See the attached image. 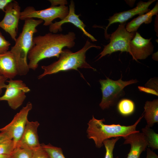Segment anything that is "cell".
<instances>
[{"instance_id":"1","label":"cell","mask_w":158,"mask_h":158,"mask_svg":"<svg viewBox=\"0 0 158 158\" xmlns=\"http://www.w3.org/2000/svg\"><path fill=\"white\" fill-rule=\"evenodd\" d=\"M75 39V34L73 32L66 34L50 32L34 37L28 56L29 69L35 70L39 62L43 59L59 58L64 48H71L74 46Z\"/></svg>"},{"instance_id":"2","label":"cell","mask_w":158,"mask_h":158,"mask_svg":"<svg viewBox=\"0 0 158 158\" xmlns=\"http://www.w3.org/2000/svg\"><path fill=\"white\" fill-rule=\"evenodd\" d=\"M24 20L22 31L10 50L16 62L18 75H26L29 71L27 60L28 53L32 46L34 35L37 32L36 28L43 21L34 18H27Z\"/></svg>"},{"instance_id":"3","label":"cell","mask_w":158,"mask_h":158,"mask_svg":"<svg viewBox=\"0 0 158 158\" xmlns=\"http://www.w3.org/2000/svg\"><path fill=\"white\" fill-rule=\"evenodd\" d=\"M92 47L101 48L100 47L92 44L88 40L83 47L77 52L74 53L68 49H63L57 61L48 66H42L44 72L38 77V79L61 71L70 70L78 71V68H90L96 71V69L91 67L86 60V52Z\"/></svg>"},{"instance_id":"4","label":"cell","mask_w":158,"mask_h":158,"mask_svg":"<svg viewBox=\"0 0 158 158\" xmlns=\"http://www.w3.org/2000/svg\"><path fill=\"white\" fill-rule=\"evenodd\" d=\"M143 117V112L133 125L125 126L120 124H105L103 123L105 121L104 118L97 119L93 116L87 124V137L94 141L97 147L101 148L106 140L117 137L124 138L131 134L140 132L136 130V127Z\"/></svg>"},{"instance_id":"5","label":"cell","mask_w":158,"mask_h":158,"mask_svg":"<svg viewBox=\"0 0 158 158\" xmlns=\"http://www.w3.org/2000/svg\"><path fill=\"white\" fill-rule=\"evenodd\" d=\"M122 78L121 74V78L118 80H114L107 77L106 79L99 80L102 93V98L99 105L103 110L116 104L119 98L124 95L123 89L125 87L138 82L136 79L124 81Z\"/></svg>"},{"instance_id":"6","label":"cell","mask_w":158,"mask_h":158,"mask_svg":"<svg viewBox=\"0 0 158 158\" xmlns=\"http://www.w3.org/2000/svg\"><path fill=\"white\" fill-rule=\"evenodd\" d=\"M126 22L120 23L117 29L111 35L110 42L104 46L103 51L99 54L100 56L97 60L107 54L120 51L130 53V41L135 36L136 32H129L126 28Z\"/></svg>"},{"instance_id":"7","label":"cell","mask_w":158,"mask_h":158,"mask_svg":"<svg viewBox=\"0 0 158 158\" xmlns=\"http://www.w3.org/2000/svg\"><path fill=\"white\" fill-rule=\"evenodd\" d=\"M69 8L65 4L59 6H50L46 9L37 10L31 6L26 8L21 12L20 19L24 20L27 18H37L44 21V26H49L55 19L61 20L68 13Z\"/></svg>"},{"instance_id":"8","label":"cell","mask_w":158,"mask_h":158,"mask_svg":"<svg viewBox=\"0 0 158 158\" xmlns=\"http://www.w3.org/2000/svg\"><path fill=\"white\" fill-rule=\"evenodd\" d=\"M6 81L8 84L4 94L0 97V101H6L12 109L16 110L23 104L26 97V93L30 89L20 80L10 79Z\"/></svg>"},{"instance_id":"9","label":"cell","mask_w":158,"mask_h":158,"mask_svg":"<svg viewBox=\"0 0 158 158\" xmlns=\"http://www.w3.org/2000/svg\"><path fill=\"white\" fill-rule=\"evenodd\" d=\"M31 103L28 102L14 117L10 123L0 128V131L7 133L13 140L16 147L25 129L29 112L32 108Z\"/></svg>"},{"instance_id":"10","label":"cell","mask_w":158,"mask_h":158,"mask_svg":"<svg viewBox=\"0 0 158 158\" xmlns=\"http://www.w3.org/2000/svg\"><path fill=\"white\" fill-rule=\"evenodd\" d=\"M21 8L15 1L8 3L5 8V15L0 21V28L8 33L12 39L16 40L19 21L20 19Z\"/></svg>"},{"instance_id":"11","label":"cell","mask_w":158,"mask_h":158,"mask_svg":"<svg viewBox=\"0 0 158 158\" xmlns=\"http://www.w3.org/2000/svg\"><path fill=\"white\" fill-rule=\"evenodd\" d=\"M79 15H77L75 12V5L74 1L71 0L69 5L68 14L63 19L59 21H55L49 26V31L51 32L56 33L58 31L62 30V25L64 23H70L79 29L84 35L90 38L93 41H96L97 40L85 30L86 25L79 18Z\"/></svg>"},{"instance_id":"12","label":"cell","mask_w":158,"mask_h":158,"mask_svg":"<svg viewBox=\"0 0 158 158\" xmlns=\"http://www.w3.org/2000/svg\"><path fill=\"white\" fill-rule=\"evenodd\" d=\"M151 39H145L136 32L129 45V54L133 60L137 61L138 59H144L152 53L154 46L150 41Z\"/></svg>"},{"instance_id":"13","label":"cell","mask_w":158,"mask_h":158,"mask_svg":"<svg viewBox=\"0 0 158 158\" xmlns=\"http://www.w3.org/2000/svg\"><path fill=\"white\" fill-rule=\"evenodd\" d=\"M156 1L150 0L147 2L140 1L137 4V6L134 8L115 13L113 16L110 17L108 19L109 21V24L105 30V36L106 37L107 36V30L111 24L117 23H124L136 15H140L148 12L150 10L149 8V6Z\"/></svg>"},{"instance_id":"14","label":"cell","mask_w":158,"mask_h":158,"mask_svg":"<svg viewBox=\"0 0 158 158\" xmlns=\"http://www.w3.org/2000/svg\"><path fill=\"white\" fill-rule=\"evenodd\" d=\"M124 144H130L131 146L129 152L126 158H140L141 153L145 150L148 146L143 134L140 132L131 134L124 138ZM116 158H119L117 157Z\"/></svg>"},{"instance_id":"15","label":"cell","mask_w":158,"mask_h":158,"mask_svg":"<svg viewBox=\"0 0 158 158\" xmlns=\"http://www.w3.org/2000/svg\"><path fill=\"white\" fill-rule=\"evenodd\" d=\"M39 125L37 121H30L28 120L23 134L16 146L25 145L32 150L40 147L41 144L37 134Z\"/></svg>"},{"instance_id":"16","label":"cell","mask_w":158,"mask_h":158,"mask_svg":"<svg viewBox=\"0 0 158 158\" xmlns=\"http://www.w3.org/2000/svg\"><path fill=\"white\" fill-rule=\"evenodd\" d=\"M18 75L16 62L10 51L0 54V76L13 79Z\"/></svg>"},{"instance_id":"17","label":"cell","mask_w":158,"mask_h":158,"mask_svg":"<svg viewBox=\"0 0 158 158\" xmlns=\"http://www.w3.org/2000/svg\"><path fill=\"white\" fill-rule=\"evenodd\" d=\"M158 13V1L152 9L148 12L139 15L128 23L126 26V30L129 32H136L140 25L143 23L149 24L152 21V17Z\"/></svg>"},{"instance_id":"18","label":"cell","mask_w":158,"mask_h":158,"mask_svg":"<svg viewBox=\"0 0 158 158\" xmlns=\"http://www.w3.org/2000/svg\"><path fill=\"white\" fill-rule=\"evenodd\" d=\"M144 117L150 127L158 122V100L146 102L144 107Z\"/></svg>"},{"instance_id":"19","label":"cell","mask_w":158,"mask_h":158,"mask_svg":"<svg viewBox=\"0 0 158 158\" xmlns=\"http://www.w3.org/2000/svg\"><path fill=\"white\" fill-rule=\"evenodd\" d=\"M142 133L146 139L147 145L154 150L158 149V134L146 125L142 129Z\"/></svg>"},{"instance_id":"20","label":"cell","mask_w":158,"mask_h":158,"mask_svg":"<svg viewBox=\"0 0 158 158\" xmlns=\"http://www.w3.org/2000/svg\"><path fill=\"white\" fill-rule=\"evenodd\" d=\"M117 109L122 115L126 116L132 114L135 110V106L133 102L128 99H123L118 104Z\"/></svg>"},{"instance_id":"21","label":"cell","mask_w":158,"mask_h":158,"mask_svg":"<svg viewBox=\"0 0 158 158\" xmlns=\"http://www.w3.org/2000/svg\"><path fill=\"white\" fill-rule=\"evenodd\" d=\"M11 156V158H33V150L25 145H17Z\"/></svg>"},{"instance_id":"22","label":"cell","mask_w":158,"mask_h":158,"mask_svg":"<svg viewBox=\"0 0 158 158\" xmlns=\"http://www.w3.org/2000/svg\"><path fill=\"white\" fill-rule=\"evenodd\" d=\"M41 145L51 158H65L61 148L54 146L50 144L46 145L42 143Z\"/></svg>"},{"instance_id":"23","label":"cell","mask_w":158,"mask_h":158,"mask_svg":"<svg viewBox=\"0 0 158 158\" xmlns=\"http://www.w3.org/2000/svg\"><path fill=\"white\" fill-rule=\"evenodd\" d=\"M121 138L117 137L111 139H107L103 142L105 146L106 153L104 158H114L113 152L116 142Z\"/></svg>"},{"instance_id":"24","label":"cell","mask_w":158,"mask_h":158,"mask_svg":"<svg viewBox=\"0 0 158 158\" xmlns=\"http://www.w3.org/2000/svg\"><path fill=\"white\" fill-rule=\"evenodd\" d=\"M15 148L12 139H8L0 142V154L11 155Z\"/></svg>"},{"instance_id":"25","label":"cell","mask_w":158,"mask_h":158,"mask_svg":"<svg viewBox=\"0 0 158 158\" xmlns=\"http://www.w3.org/2000/svg\"><path fill=\"white\" fill-rule=\"evenodd\" d=\"M33 150V158H51L48 154L41 145Z\"/></svg>"},{"instance_id":"26","label":"cell","mask_w":158,"mask_h":158,"mask_svg":"<svg viewBox=\"0 0 158 158\" xmlns=\"http://www.w3.org/2000/svg\"><path fill=\"white\" fill-rule=\"evenodd\" d=\"M11 45V43L6 40L0 31V54L8 51Z\"/></svg>"},{"instance_id":"27","label":"cell","mask_w":158,"mask_h":158,"mask_svg":"<svg viewBox=\"0 0 158 158\" xmlns=\"http://www.w3.org/2000/svg\"><path fill=\"white\" fill-rule=\"evenodd\" d=\"M138 88L139 90L141 92L152 94L157 96H158V92L152 88L142 86H138Z\"/></svg>"},{"instance_id":"28","label":"cell","mask_w":158,"mask_h":158,"mask_svg":"<svg viewBox=\"0 0 158 158\" xmlns=\"http://www.w3.org/2000/svg\"><path fill=\"white\" fill-rule=\"evenodd\" d=\"M158 81L157 79L154 78L150 80L145 84L147 87L152 88L158 92Z\"/></svg>"},{"instance_id":"29","label":"cell","mask_w":158,"mask_h":158,"mask_svg":"<svg viewBox=\"0 0 158 158\" xmlns=\"http://www.w3.org/2000/svg\"><path fill=\"white\" fill-rule=\"evenodd\" d=\"M7 78L3 76H0V95L2 92V89L6 88L7 84H5V82L7 81Z\"/></svg>"},{"instance_id":"30","label":"cell","mask_w":158,"mask_h":158,"mask_svg":"<svg viewBox=\"0 0 158 158\" xmlns=\"http://www.w3.org/2000/svg\"><path fill=\"white\" fill-rule=\"evenodd\" d=\"M51 4V6H57L63 4L66 5L67 4V1L66 0H49Z\"/></svg>"},{"instance_id":"31","label":"cell","mask_w":158,"mask_h":158,"mask_svg":"<svg viewBox=\"0 0 158 158\" xmlns=\"http://www.w3.org/2000/svg\"><path fill=\"white\" fill-rule=\"evenodd\" d=\"M146 158H158V156L149 148H148L147 149Z\"/></svg>"},{"instance_id":"32","label":"cell","mask_w":158,"mask_h":158,"mask_svg":"<svg viewBox=\"0 0 158 158\" xmlns=\"http://www.w3.org/2000/svg\"><path fill=\"white\" fill-rule=\"evenodd\" d=\"M12 1V0H0V9L4 12L6 6Z\"/></svg>"},{"instance_id":"33","label":"cell","mask_w":158,"mask_h":158,"mask_svg":"<svg viewBox=\"0 0 158 158\" xmlns=\"http://www.w3.org/2000/svg\"><path fill=\"white\" fill-rule=\"evenodd\" d=\"M9 139H12L7 133L5 132H1L0 133V142Z\"/></svg>"},{"instance_id":"34","label":"cell","mask_w":158,"mask_h":158,"mask_svg":"<svg viewBox=\"0 0 158 158\" xmlns=\"http://www.w3.org/2000/svg\"><path fill=\"white\" fill-rule=\"evenodd\" d=\"M0 158H11V155L0 154Z\"/></svg>"},{"instance_id":"35","label":"cell","mask_w":158,"mask_h":158,"mask_svg":"<svg viewBox=\"0 0 158 158\" xmlns=\"http://www.w3.org/2000/svg\"><path fill=\"white\" fill-rule=\"evenodd\" d=\"M152 58L153 59L156 61H158V53L156 52L152 56Z\"/></svg>"}]
</instances>
